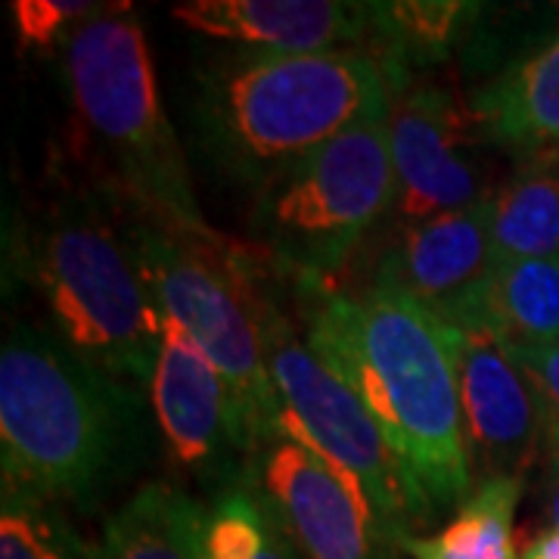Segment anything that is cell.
Listing matches in <instances>:
<instances>
[{
	"instance_id": "cell-11",
	"label": "cell",
	"mask_w": 559,
	"mask_h": 559,
	"mask_svg": "<svg viewBox=\"0 0 559 559\" xmlns=\"http://www.w3.org/2000/svg\"><path fill=\"white\" fill-rule=\"evenodd\" d=\"M473 121L441 87H401L389 94V146L395 171V212L411 227L476 205L491 190L463 150Z\"/></svg>"
},
{
	"instance_id": "cell-24",
	"label": "cell",
	"mask_w": 559,
	"mask_h": 559,
	"mask_svg": "<svg viewBox=\"0 0 559 559\" xmlns=\"http://www.w3.org/2000/svg\"><path fill=\"white\" fill-rule=\"evenodd\" d=\"M507 352L535 389L547 448L559 451V342L538 348H507Z\"/></svg>"
},
{
	"instance_id": "cell-14",
	"label": "cell",
	"mask_w": 559,
	"mask_h": 559,
	"mask_svg": "<svg viewBox=\"0 0 559 559\" xmlns=\"http://www.w3.org/2000/svg\"><path fill=\"white\" fill-rule=\"evenodd\" d=\"M171 16L197 35L264 53H326L370 35V3L336 0H187Z\"/></svg>"
},
{
	"instance_id": "cell-8",
	"label": "cell",
	"mask_w": 559,
	"mask_h": 559,
	"mask_svg": "<svg viewBox=\"0 0 559 559\" xmlns=\"http://www.w3.org/2000/svg\"><path fill=\"white\" fill-rule=\"evenodd\" d=\"M259 311L267 370L277 385L280 439L301 441L323 457L377 516L401 550V540L426 525L411 481L358 392L308 345L299 323L283 314L259 267Z\"/></svg>"
},
{
	"instance_id": "cell-15",
	"label": "cell",
	"mask_w": 559,
	"mask_h": 559,
	"mask_svg": "<svg viewBox=\"0 0 559 559\" xmlns=\"http://www.w3.org/2000/svg\"><path fill=\"white\" fill-rule=\"evenodd\" d=\"M441 323L488 336L503 348L554 345L559 342V261L491 264Z\"/></svg>"
},
{
	"instance_id": "cell-19",
	"label": "cell",
	"mask_w": 559,
	"mask_h": 559,
	"mask_svg": "<svg viewBox=\"0 0 559 559\" xmlns=\"http://www.w3.org/2000/svg\"><path fill=\"white\" fill-rule=\"evenodd\" d=\"M479 10V3H457V0L370 3L367 40L373 44V60L385 72L389 94L407 87V75L414 72V66L439 62Z\"/></svg>"
},
{
	"instance_id": "cell-13",
	"label": "cell",
	"mask_w": 559,
	"mask_h": 559,
	"mask_svg": "<svg viewBox=\"0 0 559 559\" xmlns=\"http://www.w3.org/2000/svg\"><path fill=\"white\" fill-rule=\"evenodd\" d=\"M495 193V190H491ZM491 267V197L404 227L377 277L444 320Z\"/></svg>"
},
{
	"instance_id": "cell-20",
	"label": "cell",
	"mask_w": 559,
	"mask_h": 559,
	"mask_svg": "<svg viewBox=\"0 0 559 559\" xmlns=\"http://www.w3.org/2000/svg\"><path fill=\"white\" fill-rule=\"evenodd\" d=\"M525 479H488L454 513L439 535H411L401 554L411 559H520L513 516Z\"/></svg>"
},
{
	"instance_id": "cell-9",
	"label": "cell",
	"mask_w": 559,
	"mask_h": 559,
	"mask_svg": "<svg viewBox=\"0 0 559 559\" xmlns=\"http://www.w3.org/2000/svg\"><path fill=\"white\" fill-rule=\"evenodd\" d=\"M150 401L159 423L162 444L183 473L227 491L249 476L234 404L212 360L175 320L165 318Z\"/></svg>"
},
{
	"instance_id": "cell-25",
	"label": "cell",
	"mask_w": 559,
	"mask_h": 559,
	"mask_svg": "<svg viewBox=\"0 0 559 559\" xmlns=\"http://www.w3.org/2000/svg\"><path fill=\"white\" fill-rule=\"evenodd\" d=\"M544 513L550 528H559V451L547 448V476H544Z\"/></svg>"
},
{
	"instance_id": "cell-4",
	"label": "cell",
	"mask_w": 559,
	"mask_h": 559,
	"mask_svg": "<svg viewBox=\"0 0 559 559\" xmlns=\"http://www.w3.org/2000/svg\"><path fill=\"white\" fill-rule=\"evenodd\" d=\"M66 75L79 119L143 218L202 246H224L197 202L187 153L162 106L150 44L128 3H106L69 38Z\"/></svg>"
},
{
	"instance_id": "cell-12",
	"label": "cell",
	"mask_w": 559,
	"mask_h": 559,
	"mask_svg": "<svg viewBox=\"0 0 559 559\" xmlns=\"http://www.w3.org/2000/svg\"><path fill=\"white\" fill-rule=\"evenodd\" d=\"M249 479L274 503L305 559H399L370 507L301 441H274Z\"/></svg>"
},
{
	"instance_id": "cell-22",
	"label": "cell",
	"mask_w": 559,
	"mask_h": 559,
	"mask_svg": "<svg viewBox=\"0 0 559 559\" xmlns=\"http://www.w3.org/2000/svg\"><path fill=\"white\" fill-rule=\"evenodd\" d=\"M0 559H100V544L81 538L53 503L3 488Z\"/></svg>"
},
{
	"instance_id": "cell-6",
	"label": "cell",
	"mask_w": 559,
	"mask_h": 559,
	"mask_svg": "<svg viewBox=\"0 0 559 559\" xmlns=\"http://www.w3.org/2000/svg\"><path fill=\"white\" fill-rule=\"evenodd\" d=\"M395 209L389 103L367 112L259 187L255 240L264 259L289 277L340 271L377 221Z\"/></svg>"
},
{
	"instance_id": "cell-1",
	"label": "cell",
	"mask_w": 559,
	"mask_h": 559,
	"mask_svg": "<svg viewBox=\"0 0 559 559\" xmlns=\"http://www.w3.org/2000/svg\"><path fill=\"white\" fill-rule=\"evenodd\" d=\"M293 293L305 340L373 414L423 520L457 513L476 491V473L439 320L380 277L364 293L326 277H293Z\"/></svg>"
},
{
	"instance_id": "cell-2",
	"label": "cell",
	"mask_w": 559,
	"mask_h": 559,
	"mask_svg": "<svg viewBox=\"0 0 559 559\" xmlns=\"http://www.w3.org/2000/svg\"><path fill=\"white\" fill-rule=\"evenodd\" d=\"M138 389L57 333L16 323L0 348L3 488L62 503L91 500L121 479L143 439Z\"/></svg>"
},
{
	"instance_id": "cell-18",
	"label": "cell",
	"mask_w": 559,
	"mask_h": 559,
	"mask_svg": "<svg viewBox=\"0 0 559 559\" xmlns=\"http://www.w3.org/2000/svg\"><path fill=\"white\" fill-rule=\"evenodd\" d=\"M559 261V153L525 159L491 193V264Z\"/></svg>"
},
{
	"instance_id": "cell-17",
	"label": "cell",
	"mask_w": 559,
	"mask_h": 559,
	"mask_svg": "<svg viewBox=\"0 0 559 559\" xmlns=\"http://www.w3.org/2000/svg\"><path fill=\"white\" fill-rule=\"evenodd\" d=\"M209 520L183 488L150 481L106 522L100 559H209Z\"/></svg>"
},
{
	"instance_id": "cell-10",
	"label": "cell",
	"mask_w": 559,
	"mask_h": 559,
	"mask_svg": "<svg viewBox=\"0 0 559 559\" xmlns=\"http://www.w3.org/2000/svg\"><path fill=\"white\" fill-rule=\"evenodd\" d=\"M441 342L457 380L463 436L473 473L488 479H525L544 439L532 382L500 342L441 323Z\"/></svg>"
},
{
	"instance_id": "cell-23",
	"label": "cell",
	"mask_w": 559,
	"mask_h": 559,
	"mask_svg": "<svg viewBox=\"0 0 559 559\" xmlns=\"http://www.w3.org/2000/svg\"><path fill=\"white\" fill-rule=\"evenodd\" d=\"M106 7V3H103ZM91 0H13V32L22 50H50L79 32L87 20L103 10Z\"/></svg>"
},
{
	"instance_id": "cell-5",
	"label": "cell",
	"mask_w": 559,
	"mask_h": 559,
	"mask_svg": "<svg viewBox=\"0 0 559 559\" xmlns=\"http://www.w3.org/2000/svg\"><path fill=\"white\" fill-rule=\"evenodd\" d=\"M124 242L162 318L175 320L227 385L249 466L280 441L277 385L267 370L259 311V259L240 246H202L138 218Z\"/></svg>"
},
{
	"instance_id": "cell-21",
	"label": "cell",
	"mask_w": 559,
	"mask_h": 559,
	"mask_svg": "<svg viewBox=\"0 0 559 559\" xmlns=\"http://www.w3.org/2000/svg\"><path fill=\"white\" fill-rule=\"evenodd\" d=\"M209 510V559H305L274 503L249 476L215 495Z\"/></svg>"
},
{
	"instance_id": "cell-16",
	"label": "cell",
	"mask_w": 559,
	"mask_h": 559,
	"mask_svg": "<svg viewBox=\"0 0 559 559\" xmlns=\"http://www.w3.org/2000/svg\"><path fill=\"white\" fill-rule=\"evenodd\" d=\"M473 131L522 159L559 153V35L469 103Z\"/></svg>"
},
{
	"instance_id": "cell-7",
	"label": "cell",
	"mask_w": 559,
	"mask_h": 559,
	"mask_svg": "<svg viewBox=\"0 0 559 559\" xmlns=\"http://www.w3.org/2000/svg\"><path fill=\"white\" fill-rule=\"evenodd\" d=\"M32 267L53 333L112 377L150 385L165 318L124 234L94 212L60 215L38 237Z\"/></svg>"
},
{
	"instance_id": "cell-3",
	"label": "cell",
	"mask_w": 559,
	"mask_h": 559,
	"mask_svg": "<svg viewBox=\"0 0 559 559\" xmlns=\"http://www.w3.org/2000/svg\"><path fill=\"white\" fill-rule=\"evenodd\" d=\"M382 103L385 72L360 47L259 53L202 75L197 124L209 156L259 190Z\"/></svg>"
}]
</instances>
